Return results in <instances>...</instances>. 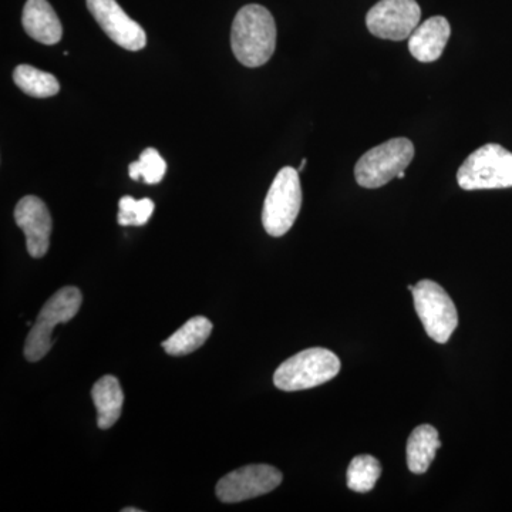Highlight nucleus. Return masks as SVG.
Returning a JSON list of instances; mask_svg holds the SVG:
<instances>
[{
	"instance_id": "1a4fd4ad",
	"label": "nucleus",
	"mask_w": 512,
	"mask_h": 512,
	"mask_svg": "<svg viewBox=\"0 0 512 512\" xmlns=\"http://www.w3.org/2000/svg\"><path fill=\"white\" fill-rule=\"evenodd\" d=\"M282 483V473L268 464H254L232 471L218 481L215 493L222 503L252 500L274 491Z\"/></svg>"
},
{
	"instance_id": "f3484780",
	"label": "nucleus",
	"mask_w": 512,
	"mask_h": 512,
	"mask_svg": "<svg viewBox=\"0 0 512 512\" xmlns=\"http://www.w3.org/2000/svg\"><path fill=\"white\" fill-rule=\"evenodd\" d=\"M13 80L23 93L37 99L56 96L60 90L59 80L53 74L42 72L29 64L16 67Z\"/></svg>"
},
{
	"instance_id": "f03ea898",
	"label": "nucleus",
	"mask_w": 512,
	"mask_h": 512,
	"mask_svg": "<svg viewBox=\"0 0 512 512\" xmlns=\"http://www.w3.org/2000/svg\"><path fill=\"white\" fill-rule=\"evenodd\" d=\"M340 359L328 349L311 348L289 357L276 369L274 384L284 392H299L328 383L339 375Z\"/></svg>"
},
{
	"instance_id": "7ed1b4c3",
	"label": "nucleus",
	"mask_w": 512,
	"mask_h": 512,
	"mask_svg": "<svg viewBox=\"0 0 512 512\" xmlns=\"http://www.w3.org/2000/svg\"><path fill=\"white\" fill-rule=\"evenodd\" d=\"M466 191L503 190L512 187V153L500 144H485L473 151L457 173Z\"/></svg>"
},
{
	"instance_id": "6e6552de",
	"label": "nucleus",
	"mask_w": 512,
	"mask_h": 512,
	"mask_svg": "<svg viewBox=\"0 0 512 512\" xmlns=\"http://www.w3.org/2000/svg\"><path fill=\"white\" fill-rule=\"evenodd\" d=\"M420 18L416 0H380L367 12L366 26L379 39L402 42L412 36Z\"/></svg>"
},
{
	"instance_id": "20e7f679",
	"label": "nucleus",
	"mask_w": 512,
	"mask_h": 512,
	"mask_svg": "<svg viewBox=\"0 0 512 512\" xmlns=\"http://www.w3.org/2000/svg\"><path fill=\"white\" fill-rule=\"evenodd\" d=\"M413 158L414 144L409 138H392L360 157L355 167L356 183L369 190L383 187L406 171Z\"/></svg>"
},
{
	"instance_id": "aec40b11",
	"label": "nucleus",
	"mask_w": 512,
	"mask_h": 512,
	"mask_svg": "<svg viewBox=\"0 0 512 512\" xmlns=\"http://www.w3.org/2000/svg\"><path fill=\"white\" fill-rule=\"evenodd\" d=\"M119 224L121 227H143L153 215L154 202L150 198L134 200L133 197L121 198L119 202Z\"/></svg>"
},
{
	"instance_id": "2eb2a0df",
	"label": "nucleus",
	"mask_w": 512,
	"mask_h": 512,
	"mask_svg": "<svg viewBox=\"0 0 512 512\" xmlns=\"http://www.w3.org/2000/svg\"><path fill=\"white\" fill-rule=\"evenodd\" d=\"M441 447L439 431L430 424H421L410 434L407 441V466L414 474L429 470L437 450Z\"/></svg>"
},
{
	"instance_id": "4be33fe9",
	"label": "nucleus",
	"mask_w": 512,
	"mask_h": 512,
	"mask_svg": "<svg viewBox=\"0 0 512 512\" xmlns=\"http://www.w3.org/2000/svg\"><path fill=\"white\" fill-rule=\"evenodd\" d=\"M306 163H308V161H306V160H303V161H302L301 167H299V170H298V171H299V173H301V171L303 170V168H305V167H306Z\"/></svg>"
},
{
	"instance_id": "423d86ee",
	"label": "nucleus",
	"mask_w": 512,
	"mask_h": 512,
	"mask_svg": "<svg viewBox=\"0 0 512 512\" xmlns=\"http://www.w3.org/2000/svg\"><path fill=\"white\" fill-rule=\"evenodd\" d=\"M82 292L74 286L57 291L43 306L25 343V357L29 362H39L53 346L52 333L59 323L72 320L82 306Z\"/></svg>"
},
{
	"instance_id": "9d476101",
	"label": "nucleus",
	"mask_w": 512,
	"mask_h": 512,
	"mask_svg": "<svg viewBox=\"0 0 512 512\" xmlns=\"http://www.w3.org/2000/svg\"><path fill=\"white\" fill-rule=\"evenodd\" d=\"M87 8L104 33L123 49L137 52L146 47V32L121 9L116 0H87Z\"/></svg>"
},
{
	"instance_id": "4468645a",
	"label": "nucleus",
	"mask_w": 512,
	"mask_h": 512,
	"mask_svg": "<svg viewBox=\"0 0 512 512\" xmlns=\"http://www.w3.org/2000/svg\"><path fill=\"white\" fill-rule=\"evenodd\" d=\"M94 406L97 410V424L101 430H109L120 419L124 394L120 382L114 376L97 380L92 389Z\"/></svg>"
},
{
	"instance_id": "5701e85b",
	"label": "nucleus",
	"mask_w": 512,
	"mask_h": 512,
	"mask_svg": "<svg viewBox=\"0 0 512 512\" xmlns=\"http://www.w3.org/2000/svg\"><path fill=\"white\" fill-rule=\"evenodd\" d=\"M397 178H399V180H403V178H404V171H403V173H400L399 175H397Z\"/></svg>"
},
{
	"instance_id": "6ab92c4d",
	"label": "nucleus",
	"mask_w": 512,
	"mask_h": 512,
	"mask_svg": "<svg viewBox=\"0 0 512 512\" xmlns=\"http://www.w3.org/2000/svg\"><path fill=\"white\" fill-rule=\"evenodd\" d=\"M165 173H167V163L156 148H146L140 158L128 167L131 180L144 181L148 185L161 183Z\"/></svg>"
},
{
	"instance_id": "a211bd4d",
	"label": "nucleus",
	"mask_w": 512,
	"mask_h": 512,
	"mask_svg": "<svg viewBox=\"0 0 512 512\" xmlns=\"http://www.w3.org/2000/svg\"><path fill=\"white\" fill-rule=\"evenodd\" d=\"M382 476V466L376 457L363 454L353 458L348 468V487L355 493L366 494L375 488Z\"/></svg>"
},
{
	"instance_id": "dca6fc26",
	"label": "nucleus",
	"mask_w": 512,
	"mask_h": 512,
	"mask_svg": "<svg viewBox=\"0 0 512 512\" xmlns=\"http://www.w3.org/2000/svg\"><path fill=\"white\" fill-rule=\"evenodd\" d=\"M212 328L214 326L210 319L204 318V316H195L165 340L163 348L171 356L190 355L207 342Z\"/></svg>"
},
{
	"instance_id": "ddd939ff",
	"label": "nucleus",
	"mask_w": 512,
	"mask_h": 512,
	"mask_svg": "<svg viewBox=\"0 0 512 512\" xmlns=\"http://www.w3.org/2000/svg\"><path fill=\"white\" fill-rule=\"evenodd\" d=\"M23 28L36 42L56 45L63 36V26L47 0H28L22 15Z\"/></svg>"
},
{
	"instance_id": "f257e3e1",
	"label": "nucleus",
	"mask_w": 512,
	"mask_h": 512,
	"mask_svg": "<svg viewBox=\"0 0 512 512\" xmlns=\"http://www.w3.org/2000/svg\"><path fill=\"white\" fill-rule=\"evenodd\" d=\"M231 46L244 66L268 63L276 47V23L271 12L261 5H248L239 10L232 23Z\"/></svg>"
},
{
	"instance_id": "39448f33",
	"label": "nucleus",
	"mask_w": 512,
	"mask_h": 512,
	"mask_svg": "<svg viewBox=\"0 0 512 512\" xmlns=\"http://www.w3.org/2000/svg\"><path fill=\"white\" fill-rule=\"evenodd\" d=\"M302 207L299 171L284 167L276 174L262 210V225L271 237H284L295 224Z\"/></svg>"
},
{
	"instance_id": "f8f14e48",
	"label": "nucleus",
	"mask_w": 512,
	"mask_h": 512,
	"mask_svg": "<svg viewBox=\"0 0 512 512\" xmlns=\"http://www.w3.org/2000/svg\"><path fill=\"white\" fill-rule=\"evenodd\" d=\"M451 36V26L444 16H433L417 26L409 37V50L421 63L439 60Z\"/></svg>"
},
{
	"instance_id": "0eeeda50",
	"label": "nucleus",
	"mask_w": 512,
	"mask_h": 512,
	"mask_svg": "<svg viewBox=\"0 0 512 512\" xmlns=\"http://www.w3.org/2000/svg\"><path fill=\"white\" fill-rule=\"evenodd\" d=\"M414 308L424 330L434 342L447 343L458 325L456 305L436 282L423 279L412 291Z\"/></svg>"
},
{
	"instance_id": "412c9836",
	"label": "nucleus",
	"mask_w": 512,
	"mask_h": 512,
	"mask_svg": "<svg viewBox=\"0 0 512 512\" xmlns=\"http://www.w3.org/2000/svg\"><path fill=\"white\" fill-rule=\"evenodd\" d=\"M123 512H141L138 508H124Z\"/></svg>"
},
{
	"instance_id": "9b49d317",
	"label": "nucleus",
	"mask_w": 512,
	"mask_h": 512,
	"mask_svg": "<svg viewBox=\"0 0 512 512\" xmlns=\"http://www.w3.org/2000/svg\"><path fill=\"white\" fill-rule=\"evenodd\" d=\"M15 221L26 237V248L33 258H43L49 251L53 222L45 202L35 195L23 197L15 208Z\"/></svg>"
}]
</instances>
